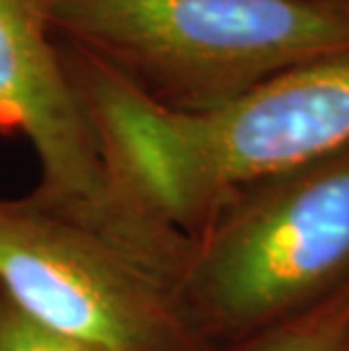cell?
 Wrapping results in <instances>:
<instances>
[{
  "label": "cell",
  "instance_id": "cell-7",
  "mask_svg": "<svg viewBox=\"0 0 349 351\" xmlns=\"http://www.w3.org/2000/svg\"><path fill=\"white\" fill-rule=\"evenodd\" d=\"M0 351H105L43 324L0 290Z\"/></svg>",
  "mask_w": 349,
  "mask_h": 351
},
{
  "label": "cell",
  "instance_id": "cell-1",
  "mask_svg": "<svg viewBox=\"0 0 349 351\" xmlns=\"http://www.w3.org/2000/svg\"><path fill=\"white\" fill-rule=\"evenodd\" d=\"M59 48L114 191L189 241L241 191L349 145V50L288 69L213 109L175 111L71 43Z\"/></svg>",
  "mask_w": 349,
  "mask_h": 351
},
{
  "label": "cell",
  "instance_id": "cell-5",
  "mask_svg": "<svg viewBox=\"0 0 349 351\" xmlns=\"http://www.w3.org/2000/svg\"><path fill=\"white\" fill-rule=\"evenodd\" d=\"M53 0H0V134L25 138L39 189L107 213H139L111 186L95 130L66 71Z\"/></svg>",
  "mask_w": 349,
  "mask_h": 351
},
{
  "label": "cell",
  "instance_id": "cell-6",
  "mask_svg": "<svg viewBox=\"0 0 349 351\" xmlns=\"http://www.w3.org/2000/svg\"><path fill=\"white\" fill-rule=\"evenodd\" d=\"M225 351H349V283L311 311L293 313Z\"/></svg>",
  "mask_w": 349,
  "mask_h": 351
},
{
  "label": "cell",
  "instance_id": "cell-4",
  "mask_svg": "<svg viewBox=\"0 0 349 351\" xmlns=\"http://www.w3.org/2000/svg\"><path fill=\"white\" fill-rule=\"evenodd\" d=\"M349 267V145L241 191L191 241L182 302L204 338L236 342Z\"/></svg>",
  "mask_w": 349,
  "mask_h": 351
},
{
  "label": "cell",
  "instance_id": "cell-3",
  "mask_svg": "<svg viewBox=\"0 0 349 351\" xmlns=\"http://www.w3.org/2000/svg\"><path fill=\"white\" fill-rule=\"evenodd\" d=\"M50 21L59 41L175 111L349 50V16L320 0H53Z\"/></svg>",
  "mask_w": 349,
  "mask_h": 351
},
{
  "label": "cell",
  "instance_id": "cell-2",
  "mask_svg": "<svg viewBox=\"0 0 349 351\" xmlns=\"http://www.w3.org/2000/svg\"><path fill=\"white\" fill-rule=\"evenodd\" d=\"M191 241L36 186L0 197V290L43 324L105 351H197L182 302Z\"/></svg>",
  "mask_w": 349,
  "mask_h": 351
},
{
  "label": "cell",
  "instance_id": "cell-8",
  "mask_svg": "<svg viewBox=\"0 0 349 351\" xmlns=\"http://www.w3.org/2000/svg\"><path fill=\"white\" fill-rule=\"evenodd\" d=\"M320 3L329 5V7H333V10L343 12L345 16H349V0H320Z\"/></svg>",
  "mask_w": 349,
  "mask_h": 351
}]
</instances>
